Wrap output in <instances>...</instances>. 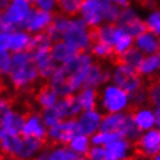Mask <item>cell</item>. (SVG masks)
Instances as JSON below:
<instances>
[{
  "instance_id": "cell-1",
  "label": "cell",
  "mask_w": 160,
  "mask_h": 160,
  "mask_svg": "<svg viewBox=\"0 0 160 160\" xmlns=\"http://www.w3.org/2000/svg\"><path fill=\"white\" fill-rule=\"evenodd\" d=\"M95 60L89 52H78L68 64L58 65L49 78L48 86L58 94L59 98L74 95L84 87L86 76L91 65Z\"/></svg>"
},
{
  "instance_id": "cell-2",
  "label": "cell",
  "mask_w": 160,
  "mask_h": 160,
  "mask_svg": "<svg viewBox=\"0 0 160 160\" xmlns=\"http://www.w3.org/2000/svg\"><path fill=\"white\" fill-rule=\"evenodd\" d=\"M6 78L8 84L18 91H28L38 82L40 76L32 50L12 53V66Z\"/></svg>"
},
{
  "instance_id": "cell-3",
  "label": "cell",
  "mask_w": 160,
  "mask_h": 160,
  "mask_svg": "<svg viewBox=\"0 0 160 160\" xmlns=\"http://www.w3.org/2000/svg\"><path fill=\"white\" fill-rule=\"evenodd\" d=\"M131 106L130 94L115 84L108 82L100 88L98 107L103 114L128 112Z\"/></svg>"
},
{
  "instance_id": "cell-4",
  "label": "cell",
  "mask_w": 160,
  "mask_h": 160,
  "mask_svg": "<svg viewBox=\"0 0 160 160\" xmlns=\"http://www.w3.org/2000/svg\"><path fill=\"white\" fill-rule=\"evenodd\" d=\"M101 131L116 133L118 136L124 137L130 142H136L140 136L139 129L137 128L131 114L128 112H114V114H103L101 122Z\"/></svg>"
},
{
  "instance_id": "cell-5",
  "label": "cell",
  "mask_w": 160,
  "mask_h": 160,
  "mask_svg": "<svg viewBox=\"0 0 160 160\" xmlns=\"http://www.w3.org/2000/svg\"><path fill=\"white\" fill-rule=\"evenodd\" d=\"M62 40L78 52H87L94 42V32L80 16H74L70 19Z\"/></svg>"
},
{
  "instance_id": "cell-6",
  "label": "cell",
  "mask_w": 160,
  "mask_h": 160,
  "mask_svg": "<svg viewBox=\"0 0 160 160\" xmlns=\"http://www.w3.org/2000/svg\"><path fill=\"white\" fill-rule=\"evenodd\" d=\"M79 104L77 103L74 96H65L59 98V100L53 107L49 109L42 110L41 115L43 118L47 128H50L52 125L57 124L58 122L68 118H76L80 114Z\"/></svg>"
},
{
  "instance_id": "cell-7",
  "label": "cell",
  "mask_w": 160,
  "mask_h": 160,
  "mask_svg": "<svg viewBox=\"0 0 160 160\" xmlns=\"http://www.w3.org/2000/svg\"><path fill=\"white\" fill-rule=\"evenodd\" d=\"M110 82L124 89L130 95L145 87L144 80L136 68H130L121 62L110 68Z\"/></svg>"
},
{
  "instance_id": "cell-8",
  "label": "cell",
  "mask_w": 160,
  "mask_h": 160,
  "mask_svg": "<svg viewBox=\"0 0 160 160\" xmlns=\"http://www.w3.org/2000/svg\"><path fill=\"white\" fill-rule=\"evenodd\" d=\"M32 8L34 6L28 0H11L9 5L4 9L5 29L22 28Z\"/></svg>"
},
{
  "instance_id": "cell-9",
  "label": "cell",
  "mask_w": 160,
  "mask_h": 160,
  "mask_svg": "<svg viewBox=\"0 0 160 160\" xmlns=\"http://www.w3.org/2000/svg\"><path fill=\"white\" fill-rule=\"evenodd\" d=\"M78 133L76 118H68L48 128L47 139L56 145L68 146L70 140Z\"/></svg>"
},
{
  "instance_id": "cell-10",
  "label": "cell",
  "mask_w": 160,
  "mask_h": 160,
  "mask_svg": "<svg viewBox=\"0 0 160 160\" xmlns=\"http://www.w3.org/2000/svg\"><path fill=\"white\" fill-rule=\"evenodd\" d=\"M109 4V2H108ZM104 2L100 0H82L81 8H80L79 15L86 22L89 28L95 29L100 27L104 22Z\"/></svg>"
},
{
  "instance_id": "cell-11",
  "label": "cell",
  "mask_w": 160,
  "mask_h": 160,
  "mask_svg": "<svg viewBox=\"0 0 160 160\" xmlns=\"http://www.w3.org/2000/svg\"><path fill=\"white\" fill-rule=\"evenodd\" d=\"M116 24L118 27L129 32L133 38L146 30L144 23V18H142L139 12L135 7H125L120 13Z\"/></svg>"
},
{
  "instance_id": "cell-12",
  "label": "cell",
  "mask_w": 160,
  "mask_h": 160,
  "mask_svg": "<svg viewBox=\"0 0 160 160\" xmlns=\"http://www.w3.org/2000/svg\"><path fill=\"white\" fill-rule=\"evenodd\" d=\"M102 118H103V112L99 108L80 112L79 115L76 117L78 132L91 137L95 132L100 131Z\"/></svg>"
},
{
  "instance_id": "cell-13",
  "label": "cell",
  "mask_w": 160,
  "mask_h": 160,
  "mask_svg": "<svg viewBox=\"0 0 160 160\" xmlns=\"http://www.w3.org/2000/svg\"><path fill=\"white\" fill-rule=\"evenodd\" d=\"M136 150L148 159L160 154V129L152 128L142 132L136 140Z\"/></svg>"
},
{
  "instance_id": "cell-14",
  "label": "cell",
  "mask_w": 160,
  "mask_h": 160,
  "mask_svg": "<svg viewBox=\"0 0 160 160\" xmlns=\"http://www.w3.org/2000/svg\"><path fill=\"white\" fill-rule=\"evenodd\" d=\"M53 19V13L42 11L38 8H32L29 16L24 22L22 29L28 32L30 35H36L41 32H45Z\"/></svg>"
},
{
  "instance_id": "cell-15",
  "label": "cell",
  "mask_w": 160,
  "mask_h": 160,
  "mask_svg": "<svg viewBox=\"0 0 160 160\" xmlns=\"http://www.w3.org/2000/svg\"><path fill=\"white\" fill-rule=\"evenodd\" d=\"M47 132H48V128L40 112H29L24 118V124L21 135L24 137L43 140L44 138H47Z\"/></svg>"
},
{
  "instance_id": "cell-16",
  "label": "cell",
  "mask_w": 160,
  "mask_h": 160,
  "mask_svg": "<svg viewBox=\"0 0 160 160\" xmlns=\"http://www.w3.org/2000/svg\"><path fill=\"white\" fill-rule=\"evenodd\" d=\"M32 52V58L34 63L37 68V72L40 76V79L48 80L55 72L56 68L58 66L55 59L52 58V55L50 52V49H44V50H34Z\"/></svg>"
},
{
  "instance_id": "cell-17",
  "label": "cell",
  "mask_w": 160,
  "mask_h": 160,
  "mask_svg": "<svg viewBox=\"0 0 160 160\" xmlns=\"http://www.w3.org/2000/svg\"><path fill=\"white\" fill-rule=\"evenodd\" d=\"M108 82H110V68L94 62L88 70L84 87L99 89Z\"/></svg>"
},
{
  "instance_id": "cell-18",
  "label": "cell",
  "mask_w": 160,
  "mask_h": 160,
  "mask_svg": "<svg viewBox=\"0 0 160 160\" xmlns=\"http://www.w3.org/2000/svg\"><path fill=\"white\" fill-rule=\"evenodd\" d=\"M104 148L117 160H131L132 157L135 156V151H136L132 142L121 136L114 138Z\"/></svg>"
},
{
  "instance_id": "cell-19",
  "label": "cell",
  "mask_w": 160,
  "mask_h": 160,
  "mask_svg": "<svg viewBox=\"0 0 160 160\" xmlns=\"http://www.w3.org/2000/svg\"><path fill=\"white\" fill-rule=\"evenodd\" d=\"M43 148V140L24 137L21 135L19 148H18L14 158L18 160H32V158L36 156L37 153H40Z\"/></svg>"
},
{
  "instance_id": "cell-20",
  "label": "cell",
  "mask_w": 160,
  "mask_h": 160,
  "mask_svg": "<svg viewBox=\"0 0 160 160\" xmlns=\"http://www.w3.org/2000/svg\"><path fill=\"white\" fill-rule=\"evenodd\" d=\"M77 156L65 145L53 144L48 148H43L40 153L32 160H76Z\"/></svg>"
},
{
  "instance_id": "cell-21",
  "label": "cell",
  "mask_w": 160,
  "mask_h": 160,
  "mask_svg": "<svg viewBox=\"0 0 160 160\" xmlns=\"http://www.w3.org/2000/svg\"><path fill=\"white\" fill-rule=\"evenodd\" d=\"M132 120L142 132L148 131L150 129L156 128V122H154V112L152 107L148 106H140L137 107L133 112L131 114Z\"/></svg>"
},
{
  "instance_id": "cell-22",
  "label": "cell",
  "mask_w": 160,
  "mask_h": 160,
  "mask_svg": "<svg viewBox=\"0 0 160 160\" xmlns=\"http://www.w3.org/2000/svg\"><path fill=\"white\" fill-rule=\"evenodd\" d=\"M158 44H159V36H157L148 30H145L133 38V47L138 49L144 56L157 53Z\"/></svg>"
},
{
  "instance_id": "cell-23",
  "label": "cell",
  "mask_w": 160,
  "mask_h": 160,
  "mask_svg": "<svg viewBox=\"0 0 160 160\" xmlns=\"http://www.w3.org/2000/svg\"><path fill=\"white\" fill-rule=\"evenodd\" d=\"M50 52L52 55V58L55 59L57 65H64L68 64L71 59L74 58L78 51L74 50L72 47H70L66 42L63 40L55 41L52 43L51 48H50Z\"/></svg>"
},
{
  "instance_id": "cell-24",
  "label": "cell",
  "mask_w": 160,
  "mask_h": 160,
  "mask_svg": "<svg viewBox=\"0 0 160 160\" xmlns=\"http://www.w3.org/2000/svg\"><path fill=\"white\" fill-rule=\"evenodd\" d=\"M77 103L79 104L81 112L88 110V109L98 108V102H99V92L98 89L91 87H82L74 94Z\"/></svg>"
},
{
  "instance_id": "cell-25",
  "label": "cell",
  "mask_w": 160,
  "mask_h": 160,
  "mask_svg": "<svg viewBox=\"0 0 160 160\" xmlns=\"http://www.w3.org/2000/svg\"><path fill=\"white\" fill-rule=\"evenodd\" d=\"M137 71L143 79H151L160 74V56L158 53L144 56Z\"/></svg>"
},
{
  "instance_id": "cell-26",
  "label": "cell",
  "mask_w": 160,
  "mask_h": 160,
  "mask_svg": "<svg viewBox=\"0 0 160 160\" xmlns=\"http://www.w3.org/2000/svg\"><path fill=\"white\" fill-rule=\"evenodd\" d=\"M30 42H32V35L24 29H11V48H9L11 53L30 50Z\"/></svg>"
},
{
  "instance_id": "cell-27",
  "label": "cell",
  "mask_w": 160,
  "mask_h": 160,
  "mask_svg": "<svg viewBox=\"0 0 160 160\" xmlns=\"http://www.w3.org/2000/svg\"><path fill=\"white\" fill-rule=\"evenodd\" d=\"M132 47H133V37L116 24L114 42H112V47L114 55L121 57L123 53L128 51L129 49H131Z\"/></svg>"
},
{
  "instance_id": "cell-28",
  "label": "cell",
  "mask_w": 160,
  "mask_h": 160,
  "mask_svg": "<svg viewBox=\"0 0 160 160\" xmlns=\"http://www.w3.org/2000/svg\"><path fill=\"white\" fill-rule=\"evenodd\" d=\"M70 19L71 18H68V16L63 15L60 13L53 15L51 24L49 26V28L45 32L49 36L51 37V40L53 42L63 38V35H64L65 30L68 29V23H70Z\"/></svg>"
},
{
  "instance_id": "cell-29",
  "label": "cell",
  "mask_w": 160,
  "mask_h": 160,
  "mask_svg": "<svg viewBox=\"0 0 160 160\" xmlns=\"http://www.w3.org/2000/svg\"><path fill=\"white\" fill-rule=\"evenodd\" d=\"M35 100H36L37 106L42 110H44V109L53 107L59 100V96L50 86L47 85L38 89V92L36 93V96H35Z\"/></svg>"
},
{
  "instance_id": "cell-30",
  "label": "cell",
  "mask_w": 160,
  "mask_h": 160,
  "mask_svg": "<svg viewBox=\"0 0 160 160\" xmlns=\"http://www.w3.org/2000/svg\"><path fill=\"white\" fill-rule=\"evenodd\" d=\"M68 148H70V150L77 156V158H78V157L87 156L91 148H92V144H91L89 137L78 132L76 136L70 140V143L68 144Z\"/></svg>"
},
{
  "instance_id": "cell-31",
  "label": "cell",
  "mask_w": 160,
  "mask_h": 160,
  "mask_svg": "<svg viewBox=\"0 0 160 160\" xmlns=\"http://www.w3.org/2000/svg\"><path fill=\"white\" fill-rule=\"evenodd\" d=\"M13 112L14 108L11 101L5 96H0V140L7 135L8 123Z\"/></svg>"
},
{
  "instance_id": "cell-32",
  "label": "cell",
  "mask_w": 160,
  "mask_h": 160,
  "mask_svg": "<svg viewBox=\"0 0 160 160\" xmlns=\"http://www.w3.org/2000/svg\"><path fill=\"white\" fill-rule=\"evenodd\" d=\"M115 29H116V24L114 23L101 24L100 27L93 29V32H94V40L102 42V43L107 44L109 47H112Z\"/></svg>"
},
{
  "instance_id": "cell-33",
  "label": "cell",
  "mask_w": 160,
  "mask_h": 160,
  "mask_svg": "<svg viewBox=\"0 0 160 160\" xmlns=\"http://www.w3.org/2000/svg\"><path fill=\"white\" fill-rule=\"evenodd\" d=\"M81 4L82 0H58L57 11L68 18H74L79 15Z\"/></svg>"
},
{
  "instance_id": "cell-34",
  "label": "cell",
  "mask_w": 160,
  "mask_h": 160,
  "mask_svg": "<svg viewBox=\"0 0 160 160\" xmlns=\"http://www.w3.org/2000/svg\"><path fill=\"white\" fill-rule=\"evenodd\" d=\"M144 23L146 30L160 36V7L148 9V14L144 18Z\"/></svg>"
},
{
  "instance_id": "cell-35",
  "label": "cell",
  "mask_w": 160,
  "mask_h": 160,
  "mask_svg": "<svg viewBox=\"0 0 160 160\" xmlns=\"http://www.w3.org/2000/svg\"><path fill=\"white\" fill-rule=\"evenodd\" d=\"M89 53L93 56V58H96L99 60H104L108 59L114 55L112 52V47H109L107 44L102 43V42H99V41H95L93 42V44L91 45V49H89Z\"/></svg>"
},
{
  "instance_id": "cell-36",
  "label": "cell",
  "mask_w": 160,
  "mask_h": 160,
  "mask_svg": "<svg viewBox=\"0 0 160 160\" xmlns=\"http://www.w3.org/2000/svg\"><path fill=\"white\" fill-rule=\"evenodd\" d=\"M144 58V55L142 53V52L136 49L135 47H132L131 49H129L128 51L123 53L122 56L120 57L121 59V63H123V64L128 65L130 68H136L139 66V64L142 63V60Z\"/></svg>"
},
{
  "instance_id": "cell-37",
  "label": "cell",
  "mask_w": 160,
  "mask_h": 160,
  "mask_svg": "<svg viewBox=\"0 0 160 160\" xmlns=\"http://www.w3.org/2000/svg\"><path fill=\"white\" fill-rule=\"evenodd\" d=\"M24 114L20 110H15L13 112L9 123H8L7 128V135H21L22 132V128L24 124Z\"/></svg>"
},
{
  "instance_id": "cell-38",
  "label": "cell",
  "mask_w": 160,
  "mask_h": 160,
  "mask_svg": "<svg viewBox=\"0 0 160 160\" xmlns=\"http://www.w3.org/2000/svg\"><path fill=\"white\" fill-rule=\"evenodd\" d=\"M53 41L47 32H41L36 35H32V42H30V50H44V49L51 48Z\"/></svg>"
},
{
  "instance_id": "cell-39",
  "label": "cell",
  "mask_w": 160,
  "mask_h": 160,
  "mask_svg": "<svg viewBox=\"0 0 160 160\" xmlns=\"http://www.w3.org/2000/svg\"><path fill=\"white\" fill-rule=\"evenodd\" d=\"M118 135L116 133H110V132H103V131H98L94 135L89 137L91 139V144L92 146H106V145L110 143L114 138H116Z\"/></svg>"
},
{
  "instance_id": "cell-40",
  "label": "cell",
  "mask_w": 160,
  "mask_h": 160,
  "mask_svg": "<svg viewBox=\"0 0 160 160\" xmlns=\"http://www.w3.org/2000/svg\"><path fill=\"white\" fill-rule=\"evenodd\" d=\"M87 157L89 160H117L104 146H92Z\"/></svg>"
},
{
  "instance_id": "cell-41",
  "label": "cell",
  "mask_w": 160,
  "mask_h": 160,
  "mask_svg": "<svg viewBox=\"0 0 160 160\" xmlns=\"http://www.w3.org/2000/svg\"><path fill=\"white\" fill-rule=\"evenodd\" d=\"M12 66V53L9 51H0V77H6Z\"/></svg>"
},
{
  "instance_id": "cell-42",
  "label": "cell",
  "mask_w": 160,
  "mask_h": 160,
  "mask_svg": "<svg viewBox=\"0 0 160 160\" xmlns=\"http://www.w3.org/2000/svg\"><path fill=\"white\" fill-rule=\"evenodd\" d=\"M120 7H117L112 4H107L106 5V9H104V22L106 23H114L116 24L117 20H118V16L121 13Z\"/></svg>"
},
{
  "instance_id": "cell-43",
  "label": "cell",
  "mask_w": 160,
  "mask_h": 160,
  "mask_svg": "<svg viewBox=\"0 0 160 160\" xmlns=\"http://www.w3.org/2000/svg\"><path fill=\"white\" fill-rule=\"evenodd\" d=\"M131 98V103L132 106H136V107H140V106H145L148 103V88H140L139 91L135 92L133 94L130 95Z\"/></svg>"
},
{
  "instance_id": "cell-44",
  "label": "cell",
  "mask_w": 160,
  "mask_h": 160,
  "mask_svg": "<svg viewBox=\"0 0 160 160\" xmlns=\"http://www.w3.org/2000/svg\"><path fill=\"white\" fill-rule=\"evenodd\" d=\"M57 1L58 0H32V4L35 8L53 13L57 11Z\"/></svg>"
},
{
  "instance_id": "cell-45",
  "label": "cell",
  "mask_w": 160,
  "mask_h": 160,
  "mask_svg": "<svg viewBox=\"0 0 160 160\" xmlns=\"http://www.w3.org/2000/svg\"><path fill=\"white\" fill-rule=\"evenodd\" d=\"M148 103L153 106L160 104V82L153 84L150 88H148Z\"/></svg>"
},
{
  "instance_id": "cell-46",
  "label": "cell",
  "mask_w": 160,
  "mask_h": 160,
  "mask_svg": "<svg viewBox=\"0 0 160 160\" xmlns=\"http://www.w3.org/2000/svg\"><path fill=\"white\" fill-rule=\"evenodd\" d=\"M11 29H0V51H9Z\"/></svg>"
},
{
  "instance_id": "cell-47",
  "label": "cell",
  "mask_w": 160,
  "mask_h": 160,
  "mask_svg": "<svg viewBox=\"0 0 160 160\" xmlns=\"http://www.w3.org/2000/svg\"><path fill=\"white\" fill-rule=\"evenodd\" d=\"M109 2L112 5H115V6H117V7H120L121 9H123V8L130 6L131 0H109Z\"/></svg>"
},
{
  "instance_id": "cell-48",
  "label": "cell",
  "mask_w": 160,
  "mask_h": 160,
  "mask_svg": "<svg viewBox=\"0 0 160 160\" xmlns=\"http://www.w3.org/2000/svg\"><path fill=\"white\" fill-rule=\"evenodd\" d=\"M154 112V122H156V128L160 129V104L153 107Z\"/></svg>"
},
{
  "instance_id": "cell-49",
  "label": "cell",
  "mask_w": 160,
  "mask_h": 160,
  "mask_svg": "<svg viewBox=\"0 0 160 160\" xmlns=\"http://www.w3.org/2000/svg\"><path fill=\"white\" fill-rule=\"evenodd\" d=\"M9 2H11V0H0V9L4 11L5 8L9 5Z\"/></svg>"
},
{
  "instance_id": "cell-50",
  "label": "cell",
  "mask_w": 160,
  "mask_h": 160,
  "mask_svg": "<svg viewBox=\"0 0 160 160\" xmlns=\"http://www.w3.org/2000/svg\"><path fill=\"white\" fill-rule=\"evenodd\" d=\"M0 29H5L4 27V11L0 9Z\"/></svg>"
},
{
  "instance_id": "cell-51",
  "label": "cell",
  "mask_w": 160,
  "mask_h": 160,
  "mask_svg": "<svg viewBox=\"0 0 160 160\" xmlns=\"http://www.w3.org/2000/svg\"><path fill=\"white\" fill-rule=\"evenodd\" d=\"M148 160H160V154H157V156L152 157V158H150Z\"/></svg>"
},
{
  "instance_id": "cell-52",
  "label": "cell",
  "mask_w": 160,
  "mask_h": 160,
  "mask_svg": "<svg viewBox=\"0 0 160 160\" xmlns=\"http://www.w3.org/2000/svg\"><path fill=\"white\" fill-rule=\"evenodd\" d=\"M76 160H89V159H88L87 156H85V157H78Z\"/></svg>"
},
{
  "instance_id": "cell-53",
  "label": "cell",
  "mask_w": 160,
  "mask_h": 160,
  "mask_svg": "<svg viewBox=\"0 0 160 160\" xmlns=\"http://www.w3.org/2000/svg\"><path fill=\"white\" fill-rule=\"evenodd\" d=\"M157 53L160 56V36H159V44H158V51H157Z\"/></svg>"
},
{
  "instance_id": "cell-54",
  "label": "cell",
  "mask_w": 160,
  "mask_h": 160,
  "mask_svg": "<svg viewBox=\"0 0 160 160\" xmlns=\"http://www.w3.org/2000/svg\"><path fill=\"white\" fill-rule=\"evenodd\" d=\"M100 1H102V2H104V4H108L109 0H100Z\"/></svg>"
},
{
  "instance_id": "cell-55",
  "label": "cell",
  "mask_w": 160,
  "mask_h": 160,
  "mask_svg": "<svg viewBox=\"0 0 160 160\" xmlns=\"http://www.w3.org/2000/svg\"><path fill=\"white\" fill-rule=\"evenodd\" d=\"M0 160H1V154H0Z\"/></svg>"
},
{
  "instance_id": "cell-56",
  "label": "cell",
  "mask_w": 160,
  "mask_h": 160,
  "mask_svg": "<svg viewBox=\"0 0 160 160\" xmlns=\"http://www.w3.org/2000/svg\"><path fill=\"white\" fill-rule=\"evenodd\" d=\"M159 76H160V74H159ZM159 82H160V77H159Z\"/></svg>"
}]
</instances>
